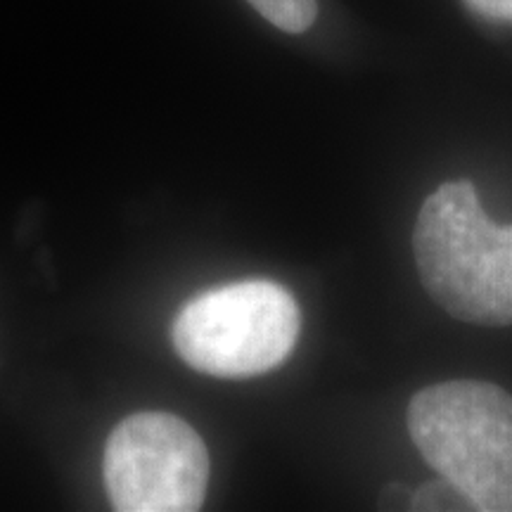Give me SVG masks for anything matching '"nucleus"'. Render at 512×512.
Instances as JSON below:
<instances>
[{
    "instance_id": "obj_1",
    "label": "nucleus",
    "mask_w": 512,
    "mask_h": 512,
    "mask_svg": "<svg viewBox=\"0 0 512 512\" xmlns=\"http://www.w3.org/2000/svg\"><path fill=\"white\" fill-rule=\"evenodd\" d=\"M413 252L422 287L453 318L512 325V226L489 221L470 181H448L427 197Z\"/></svg>"
},
{
    "instance_id": "obj_2",
    "label": "nucleus",
    "mask_w": 512,
    "mask_h": 512,
    "mask_svg": "<svg viewBox=\"0 0 512 512\" xmlns=\"http://www.w3.org/2000/svg\"><path fill=\"white\" fill-rule=\"evenodd\" d=\"M420 456L479 512H512V396L498 384L453 380L408 403Z\"/></svg>"
},
{
    "instance_id": "obj_3",
    "label": "nucleus",
    "mask_w": 512,
    "mask_h": 512,
    "mask_svg": "<svg viewBox=\"0 0 512 512\" xmlns=\"http://www.w3.org/2000/svg\"><path fill=\"white\" fill-rule=\"evenodd\" d=\"M302 316L271 280H242L195 297L178 313L174 344L185 363L216 377H252L292 354Z\"/></svg>"
},
{
    "instance_id": "obj_4",
    "label": "nucleus",
    "mask_w": 512,
    "mask_h": 512,
    "mask_svg": "<svg viewBox=\"0 0 512 512\" xmlns=\"http://www.w3.org/2000/svg\"><path fill=\"white\" fill-rule=\"evenodd\" d=\"M105 482L121 512L200 510L209 482L207 446L169 413H136L112 432Z\"/></svg>"
},
{
    "instance_id": "obj_5",
    "label": "nucleus",
    "mask_w": 512,
    "mask_h": 512,
    "mask_svg": "<svg viewBox=\"0 0 512 512\" xmlns=\"http://www.w3.org/2000/svg\"><path fill=\"white\" fill-rule=\"evenodd\" d=\"M261 17L287 34H302L316 22L318 0H247Z\"/></svg>"
},
{
    "instance_id": "obj_6",
    "label": "nucleus",
    "mask_w": 512,
    "mask_h": 512,
    "mask_svg": "<svg viewBox=\"0 0 512 512\" xmlns=\"http://www.w3.org/2000/svg\"><path fill=\"white\" fill-rule=\"evenodd\" d=\"M411 510H427V512H463V510H475L472 503L467 501L463 491L458 486H453L448 479L439 477L434 482H427L420 486L418 491H413L411 496Z\"/></svg>"
},
{
    "instance_id": "obj_7",
    "label": "nucleus",
    "mask_w": 512,
    "mask_h": 512,
    "mask_svg": "<svg viewBox=\"0 0 512 512\" xmlns=\"http://www.w3.org/2000/svg\"><path fill=\"white\" fill-rule=\"evenodd\" d=\"M467 5L484 17L512 22V0H467Z\"/></svg>"
}]
</instances>
